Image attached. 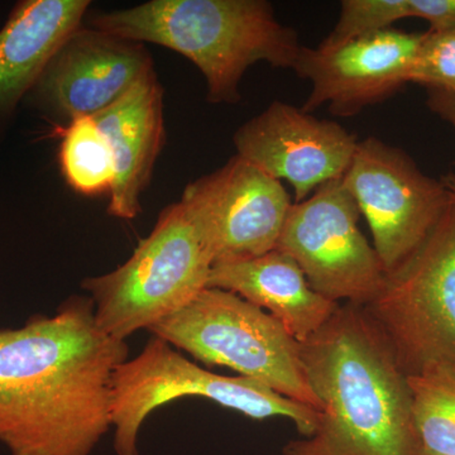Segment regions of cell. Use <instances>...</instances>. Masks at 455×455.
<instances>
[{"mask_svg":"<svg viewBox=\"0 0 455 455\" xmlns=\"http://www.w3.org/2000/svg\"><path fill=\"white\" fill-rule=\"evenodd\" d=\"M149 331L204 364L230 368L320 411L305 374L301 343L274 316L235 293L206 287Z\"/></svg>","mask_w":455,"mask_h":455,"instance_id":"obj_5","label":"cell"},{"mask_svg":"<svg viewBox=\"0 0 455 455\" xmlns=\"http://www.w3.org/2000/svg\"><path fill=\"white\" fill-rule=\"evenodd\" d=\"M127 341L104 333L88 296L0 329V444L12 455H90L112 427L110 381Z\"/></svg>","mask_w":455,"mask_h":455,"instance_id":"obj_1","label":"cell"},{"mask_svg":"<svg viewBox=\"0 0 455 455\" xmlns=\"http://www.w3.org/2000/svg\"><path fill=\"white\" fill-rule=\"evenodd\" d=\"M359 218L343 180H333L292 204L276 248L298 263L311 289L326 300L366 307L386 272L359 229Z\"/></svg>","mask_w":455,"mask_h":455,"instance_id":"obj_8","label":"cell"},{"mask_svg":"<svg viewBox=\"0 0 455 455\" xmlns=\"http://www.w3.org/2000/svg\"><path fill=\"white\" fill-rule=\"evenodd\" d=\"M236 155L293 188V203L343 178L359 140L339 123L274 101L236 130Z\"/></svg>","mask_w":455,"mask_h":455,"instance_id":"obj_12","label":"cell"},{"mask_svg":"<svg viewBox=\"0 0 455 455\" xmlns=\"http://www.w3.org/2000/svg\"><path fill=\"white\" fill-rule=\"evenodd\" d=\"M410 18L409 0H344L333 31L320 44L335 46L392 28Z\"/></svg>","mask_w":455,"mask_h":455,"instance_id":"obj_19","label":"cell"},{"mask_svg":"<svg viewBox=\"0 0 455 455\" xmlns=\"http://www.w3.org/2000/svg\"><path fill=\"white\" fill-rule=\"evenodd\" d=\"M418 455H438V454L430 453V451H425V449L420 448V449H419Z\"/></svg>","mask_w":455,"mask_h":455,"instance_id":"obj_23","label":"cell"},{"mask_svg":"<svg viewBox=\"0 0 455 455\" xmlns=\"http://www.w3.org/2000/svg\"><path fill=\"white\" fill-rule=\"evenodd\" d=\"M152 73L145 44L82 26L56 51L25 103L66 125L103 112Z\"/></svg>","mask_w":455,"mask_h":455,"instance_id":"obj_11","label":"cell"},{"mask_svg":"<svg viewBox=\"0 0 455 455\" xmlns=\"http://www.w3.org/2000/svg\"><path fill=\"white\" fill-rule=\"evenodd\" d=\"M301 359L319 419L283 455L419 454L409 376L363 307L340 304L301 343Z\"/></svg>","mask_w":455,"mask_h":455,"instance_id":"obj_2","label":"cell"},{"mask_svg":"<svg viewBox=\"0 0 455 455\" xmlns=\"http://www.w3.org/2000/svg\"><path fill=\"white\" fill-rule=\"evenodd\" d=\"M94 119L109 140L116 160L108 212L134 220L142 212L140 197L151 182L164 140V89L157 75H148Z\"/></svg>","mask_w":455,"mask_h":455,"instance_id":"obj_14","label":"cell"},{"mask_svg":"<svg viewBox=\"0 0 455 455\" xmlns=\"http://www.w3.org/2000/svg\"><path fill=\"white\" fill-rule=\"evenodd\" d=\"M409 80L427 89L455 94V29L424 33Z\"/></svg>","mask_w":455,"mask_h":455,"instance_id":"obj_20","label":"cell"},{"mask_svg":"<svg viewBox=\"0 0 455 455\" xmlns=\"http://www.w3.org/2000/svg\"><path fill=\"white\" fill-rule=\"evenodd\" d=\"M180 203L202 228L214 265L275 250L293 204L283 182L238 155L188 184Z\"/></svg>","mask_w":455,"mask_h":455,"instance_id":"obj_10","label":"cell"},{"mask_svg":"<svg viewBox=\"0 0 455 455\" xmlns=\"http://www.w3.org/2000/svg\"><path fill=\"white\" fill-rule=\"evenodd\" d=\"M88 0H23L0 28V128L25 101L44 68L83 26Z\"/></svg>","mask_w":455,"mask_h":455,"instance_id":"obj_15","label":"cell"},{"mask_svg":"<svg viewBox=\"0 0 455 455\" xmlns=\"http://www.w3.org/2000/svg\"><path fill=\"white\" fill-rule=\"evenodd\" d=\"M412 414L420 448L455 455V372L430 367L409 376Z\"/></svg>","mask_w":455,"mask_h":455,"instance_id":"obj_18","label":"cell"},{"mask_svg":"<svg viewBox=\"0 0 455 455\" xmlns=\"http://www.w3.org/2000/svg\"><path fill=\"white\" fill-rule=\"evenodd\" d=\"M208 287L235 293L266 311L299 343L315 334L340 305L314 291L298 263L277 248L254 259L217 263Z\"/></svg>","mask_w":455,"mask_h":455,"instance_id":"obj_16","label":"cell"},{"mask_svg":"<svg viewBox=\"0 0 455 455\" xmlns=\"http://www.w3.org/2000/svg\"><path fill=\"white\" fill-rule=\"evenodd\" d=\"M89 27L187 57L205 77L214 104L238 103L245 71L257 62L293 68L302 47L266 0H151L95 14Z\"/></svg>","mask_w":455,"mask_h":455,"instance_id":"obj_3","label":"cell"},{"mask_svg":"<svg viewBox=\"0 0 455 455\" xmlns=\"http://www.w3.org/2000/svg\"><path fill=\"white\" fill-rule=\"evenodd\" d=\"M214 259L202 228L181 203L161 212L127 262L82 286L99 328L119 340L187 307L208 287Z\"/></svg>","mask_w":455,"mask_h":455,"instance_id":"obj_4","label":"cell"},{"mask_svg":"<svg viewBox=\"0 0 455 455\" xmlns=\"http://www.w3.org/2000/svg\"><path fill=\"white\" fill-rule=\"evenodd\" d=\"M424 33L388 28L335 46H302L292 70L309 80L301 109L328 106L338 116H353L381 103L410 83L412 62Z\"/></svg>","mask_w":455,"mask_h":455,"instance_id":"obj_13","label":"cell"},{"mask_svg":"<svg viewBox=\"0 0 455 455\" xmlns=\"http://www.w3.org/2000/svg\"><path fill=\"white\" fill-rule=\"evenodd\" d=\"M196 396L235 410L254 420L287 418L302 438L315 431L319 412L245 377L221 376L188 361L152 334L137 357L114 370L110 412L116 455H140L139 436L147 416L178 398Z\"/></svg>","mask_w":455,"mask_h":455,"instance_id":"obj_6","label":"cell"},{"mask_svg":"<svg viewBox=\"0 0 455 455\" xmlns=\"http://www.w3.org/2000/svg\"><path fill=\"white\" fill-rule=\"evenodd\" d=\"M59 161L68 187L86 196L110 193L116 181L112 146L94 116H80L64 127Z\"/></svg>","mask_w":455,"mask_h":455,"instance_id":"obj_17","label":"cell"},{"mask_svg":"<svg viewBox=\"0 0 455 455\" xmlns=\"http://www.w3.org/2000/svg\"><path fill=\"white\" fill-rule=\"evenodd\" d=\"M409 9L410 18L429 23V31L455 29V0H409Z\"/></svg>","mask_w":455,"mask_h":455,"instance_id":"obj_21","label":"cell"},{"mask_svg":"<svg viewBox=\"0 0 455 455\" xmlns=\"http://www.w3.org/2000/svg\"><path fill=\"white\" fill-rule=\"evenodd\" d=\"M427 106L455 131V94L442 90L427 89Z\"/></svg>","mask_w":455,"mask_h":455,"instance_id":"obj_22","label":"cell"},{"mask_svg":"<svg viewBox=\"0 0 455 455\" xmlns=\"http://www.w3.org/2000/svg\"><path fill=\"white\" fill-rule=\"evenodd\" d=\"M341 180L366 218L386 275L418 250L453 199L449 179L431 178L405 151L374 137L359 140Z\"/></svg>","mask_w":455,"mask_h":455,"instance_id":"obj_9","label":"cell"},{"mask_svg":"<svg viewBox=\"0 0 455 455\" xmlns=\"http://www.w3.org/2000/svg\"><path fill=\"white\" fill-rule=\"evenodd\" d=\"M449 182H451V190H453V193L455 196V179H453V178L449 179Z\"/></svg>","mask_w":455,"mask_h":455,"instance_id":"obj_24","label":"cell"},{"mask_svg":"<svg viewBox=\"0 0 455 455\" xmlns=\"http://www.w3.org/2000/svg\"><path fill=\"white\" fill-rule=\"evenodd\" d=\"M363 307L407 376L430 367L455 372L454 193L423 243L386 275L379 293Z\"/></svg>","mask_w":455,"mask_h":455,"instance_id":"obj_7","label":"cell"}]
</instances>
